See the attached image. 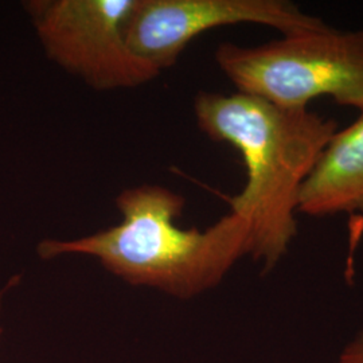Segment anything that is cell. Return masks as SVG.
<instances>
[{
	"label": "cell",
	"instance_id": "cell-1",
	"mask_svg": "<svg viewBox=\"0 0 363 363\" xmlns=\"http://www.w3.org/2000/svg\"><path fill=\"white\" fill-rule=\"evenodd\" d=\"M194 115L208 139L230 144L242 156L247 182L228 199L229 213L247 226V256L269 271L298 233L300 190L337 133V121L238 91H199Z\"/></svg>",
	"mask_w": 363,
	"mask_h": 363
},
{
	"label": "cell",
	"instance_id": "cell-2",
	"mask_svg": "<svg viewBox=\"0 0 363 363\" xmlns=\"http://www.w3.org/2000/svg\"><path fill=\"white\" fill-rule=\"evenodd\" d=\"M184 203L182 195L159 184L124 189L116 196L117 225L77 240H45L39 256H91L132 286L193 298L218 286L234 262L247 256V229L232 213L205 230L182 229L175 220Z\"/></svg>",
	"mask_w": 363,
	"mask_h": 363
},
{
	"label": "cell",
	"instance_id": "cell-3",
	"mask_svg": "<svg viewBox=\"0 0 363 363\" xmlns=\"http://www.w3.org/2000/svg\"><path fill=\"white\" fill-rule=\"evenodd\" d=\"M216 62L238 93L286 109L328 96L363 115V28L325 26L259 45L220 43Z\"/></svg>",
	"mask_w": 363,
	"mask_h": 363
},
{
	"label": "cell",
	"instance_id": "cell-4",
	"mask_svg": "<svg viewBox=\"0 0 363 363\" xmlns=\"http://www.w3.org/2000/svg\"><path fill=\"white\" fill-rule=\"evenodd\" d=\"M133 0H30L25 9L46 57L96 91L130 89L160 72L124 37Z\"/></svg>",
	"mask_w": 363,
	"mask_h": 363
},
{
	"label": "cell",
	"instance_id": "cell-5",
	"mask_svg": "<svg viewBox=\"0 0 363 363\" xmlns=\"http://www.w3.org/2000/svg\"><path fill=\"white\" fill-rule=\"evenodd\" d=\"M238 23L272 27L281 35L327 26L288 0H133L124 37L133 52L162 73L202 33Z\"/></svg>",
	"mask_w": 363,
	"mask_h": 363
},
{
	"label": "cell",
	"instance_id": "cell-6",
	"mask_svg": "<svg viewBox=\"0 0 363 363\" xmlns=\"http://www.w3.org/2000/svg\"><path fill=\"white\" fill-rule=\"evenodd\" d=\"M298 213L347 214L363 229V115L327 144L300 190Z\"/></svg>",
	"mask_w": 363,
	"mask_h": 363
},
{
	"label": "cell",
	"instance_id": "cell-7",
	"mask_svg": "<svg viewBox=\"0 0 363 363\" xmlns=\"http://www.w3.org/2000/svg\"><path fill=\"white\" fill-rule=\"evenodd\" d=\"M337 363H363V331L342 352Z\"/></svg>",
	"mask_w": 363,
	"mask_h": 363
},
{
	"label": "cell",
	"instance_id": "cell-8",
	"mask_svg": "<svg viewBox=\"0 0 363 363\" xmlns=\"http://www.w3.org/2000/svg\"><path fill=\"white\" fill-rule=\"evenodd\" d=\"M18 280H19V277H13V279L10 280V283L6 286V288H3V289L0 291V311H1V301H3V296L6 295V292L9 291V288H11V286H15V284L18 283ZM0 335H1V327H0Z\"/></svg>",
	"mask_w": 363,
	"mask_h": 363
}]
</instances>
